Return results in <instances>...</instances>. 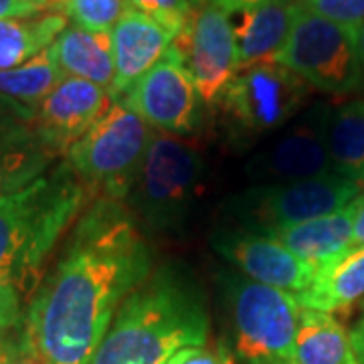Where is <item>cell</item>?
I'll return each instance as SVG.
<instances>
[{
  "mask_svg": "<svg viewBox=\"0 0 364 364\" xmlns=\"http://www.w3.org/2000/svg\"><path fill=\"white\" fill-rule=\"evenodd\" d=\"M150 272L152 251L134 213L97 196L26 308V332L47 364H91L119 306Z\"/></svg>",
  "mask_w": 364,
  "mask_h": 364,
  "instance_id": "cell-1",
  "label": "cell"
},
{
  "mask_svg": "<svg viewBox=\"0 0 364 364\" xmlns=\"http://www.w3.org/2000/svg\"><path fill=\"white\" fill-rule=\"evenodd\" d=\"M87 198L90 191L63 162L0 203V334L25 324L47 259Z\"/></svg>",
  "mask_w": 364,
  "mask_h": 364,
  "instance_id": "cell-2",
  "label": "cell"
},
{
  "mask_svg": "<svg viewBox=\"0 0 364 364\" xmlns=\"http://www.w3.org/2000/svg\"><path fill=\"white\" fill-rule=\"evenodd\" d=\"M208 316L191 279L162 267L119 306L91 364H166L182 348L205 346Z\"/></svg>",
  "mask_w": 364,
  "mask_h": 364,
  "instance_id": "cell-3",
  "label": "cell"
},
{
  "mask_svg": "<svg viewBox=\"0 0 364 364\" xmlns=\"http://www.w3.org/2000/svg\"><path fill=\"white\" fill-rule=\"evenodd\" d=\"M203 168V154L195 144L154 132L128 195L132 208L152 231H181L193 213Z\"/></svg>",
  "mask_w": 364,
  "mask_h": 364,
  "instance_id": "cell-4",
  "label": "cell"
},
{
  "mask_svg": "<svg viewBox=\"0 0 364 364\" xmlns=\"http://www.w3.org/2000/svg\"><path fill=\"white\" fill-rule=\"evenodd\" d=\"M233 346L245 364H291L301 306L294 294L257 284L239 273L225 275Z\"/></svg>",
  "mask_w": 364,
  "mask_h": 364,
  "instance_id": "cell-5",
  "label": "cell"
},
{
  "mask_svg": "<svg viewBox=\"0 0 364 364\" xmlns=\"http://www.w3.org/2000/svg\"><path fill=\"white\" fill-rule=\"evenodd\" d=\"M152 128L124 102L112 109L67 152V164L90 193L122 200L130 195L152 140Z\"/></svg>",
  "mask_w": 364,
  "mask_h": 364,
  "instance_id": "cell-6",
  "label": "cell"
},
{
  "mask_svg": "<svg viewBox=\"0 0 364 364\" xmlns=\"http://www.w3.org/2000/svg\"><path fill=\"white\" fill-rule=\"evenodd\" d=\"M363 195V184L330 172L287 184H257L229 203V215L241 229L275 235L301 223L332 215Z\"/></svg>",
  "mask_w": 364,
  "mask_h": 364,
  "instance_id": "cell-7",
  "label": "cell"
},
{
  "mask_svg": "<svg viewBox=\"0 0 364 364\" xmlns=\"http://www.w3.org/2000/svg\"><path fill=\"white\" fill-rule=\"evenodd\" d=\"M358 35L310 11L304 2L275 63L284 65L312 90L330 95L360 91Z\"/></svg>",
  "mask_w": 364,
  "mask_h": 364,
  "instance_id": "cell-8",
  "label": "cell"
},
{
  "mask_svg": "<svg viewBox=\"0 0 364 364\" xmlns=\"http://www.w3.org/2000/svg\"><path fill=\"white\" fill-rule=\"evenodd\" d=\"M312 87L279 63L241 69L225 91L223 119L235 140H255L284 128L301 112Z\"/></svg>",
  "mask_w": 364,
  "mask_h": 364,
  "instance_id": "cell-9",
  "label": "cell"
},
{
  "mask_svg": "<svg viewBox=\"0 0 364 364\" xmlns=\"http://www.w3.org/2000/svg\"><path fill=\"white\" fill-rule=\"evenodd\" d=\"M332 107L316 104L249 160L247 172L261 184H287L334 172L328 150Z\"/></svg>",
  "mask_w": 364,
  "mask_h": 364,
  "instance_id": "cell-10",
  "label": "cell"
},
{
  "mask_svg": "<svg viewBox=\"0 0 364 364\" xmlns=\"http://www.w3.org/2000/svg\"><path fill=\"white\" fill-rule=\"evenodd\" d=\"M172 47L188 67L200 104L219 107L239 71L231 16L208 2L176 35Z\"/></svg>",
  "mask_w": 364,
  "mask_h": 364,
  "instance_id": "cell-11",
  "label": "cell"
},
{
  "mask_svg": "<svg viewBox=\"0 0 364 364\" xmlns=\"http://www.w3.org/2000/svg\"><path fill=\"white\" fill-rule=\"evenodd\" d=\"M198 102L193 75L174 47L124 95V104L152 130L172 136L196 130Z\"/></svg>",
  "mask_w": 364,
  "mask_h": 364,
  "instance_id": "cell-12",
  "label": "cell"
},
{
  "mask_svg": "<svg viewBox=\"0 0 364 364\" xmlns=\"http://www.w3.org/2000/svg\"><path fill=\"white\" fill-rule=\"evenodd\" d=\"M109 91L85 79L63 77L35 112L33 132L55 156L67 154L112 109Z\"/></svg>",
  "mask_w": 364,
  "mask_h": 364,
  "instance_id": "cell-13",
  "label": "cell"
},
{
  "mask_svg": "<svg viewBox=\"0 0 364 364\" xmlns=\"http://www.w3.org/2000/svg\"><path fill=\"white\" fill-rule=\"evenodd\" d=\"M213 249L249 279L294 296L310 286L316 272L275 237L247 229H223L213 237Z\"/></svg>",
  "mask_w": 364,
  "mask_h": 364,
  "instance_id": "cell-14",
  "label": "cell"
},
{
  "mask_svg": "<svg viewBox=\"0 0 364 364\" xmlns=\"http://www.w3.org/2000/svg\"><path fill=\"white\" fill-rule=\"evenodd\" d=\"M176 35L154 18L128 9L112 31L116 77L109 95L124 97L172 49Z\"/></svg>",
  "mask_w": 364,
  "mask_h": 364,
  "instance_id": "cell-15",
  "label": "cell"
},
{
  "mask_svg": "<svg viewBox=\"0 0 364 364\" xmlns=\"http://www.w3.org/2000/svg\"><path fill=\"white\" fill-rule=\"evenodd\" d=\"M299 9L301 2L298 0H273L265 6L241 13L237 23L231 21L239 71L277 59L294 28Z\"/></svg>",
  "mask_w": 364,
  "mask_h": 364,
  "instance_id": "cell-16",
  "label": "cell"
},
{
  "mask_svg": "<svg viewBox=\"0 0 364 364\" xmlns=\"http://www.w3.org/2000/svg\"><path fill=\"white\" fill-rule=\"evenodd\" d=\"M360 196L332 215L289 227L272 237L316 269L326 261L336 259L354 247V219Z\"/></svg>",
  "mask_w": 364,
  "mask_h": 364,
  "instance_id": "cell-17",
  "label": "cell"
},
{
  "mask_svg": "<svg viewBox=\"0 0 364 364\" xmlns=\"http://www.w3.org/2000/svg\"><path fill=\"white\" fill-rule=\"evenodd\" d=\"M51 53L65 77L85 79L112 91L116 77L112 33L67 26L51 45Z\"/></svg>",
  "mask_w": 364,
  "mask_h": 364,
  "instance_id": "cell-18",
  "label": "cell"
},
{
  "mask_svg": "<svg viewBox=\"0 0 364 364\" xmlns=\"http://www.w3.org/2000/svg\"><path fill=\"white\" fill-rule=\"evenodd\" d=\"M364 296V247H352L316 267L310 286L296 299L304 310L334 314Z\"/></svg>",
  "mask_w": 364,
  "mask_h": 364,
  "instance_id": "cell-19",
  "label": "cell"
},
{
  "mask_svg": "<svg viewBox=\"0 0 364 364\" xmlns=\"http://www.w3.org/2000/svg\"><path fill=\"white\" fill-rule=\"evenodd\" d=\"M291 364H360L350 332L332 314L304 310Z\"/></svg>",
  "mask_w": 364,
  "mask_h": 364,
  "instance_id": "cell-20",
  "label": "cell"
},
{
  "mask_svg": "<svg viewBox=\"0 0 364 364\" xmlns=\"http://www.w3.org/2000/svg\"><path fill=\"white\" fill-rule=\"evenodd\" d=\"M67 28L61 13L0 21V69H13L49 49Z\"/></svg>",
  "mask_w": 364,
  "mask_h": 364,
  "instance_id": "cell-21",
  "label": "cell"
},
{
  "mask_svg": "<svg viewBox=\"0 0 364 364\" xmlns=\"http://www.w3.org/2000/svg\"><path fill=\"white\" fill-rule=\"evenodd\" d=\"M328 150L332 170L352 181L364 172V100H350L332 109L328 124ZM363 184V182H360Z\"/></svg>",
  "mask_w": 364,
  "mask_h": 364,
  "instance_id": "cell-22",
  "label": "cell"
},
{
  "mask_svg": "<svg viewBox=\"0 0 364 364\" xmlns=\"http://www.w3.org/2000/svg\"><path fill=\"white\" fill-rule=\"evenodd\" d=\"M65 73L59 69L51 47L13 69H0V93L18 104L37 109Z\"/></svg>",
  "mask_w": 364,
  "mask_h": 364,
  "instance_id": "cell-23",
  "label": "cell"
},
{
  "mask_svg": "<svg viewBox=\"0 0 364 364\" xmlns=\"http://www.w3.org/2000/svg\"><path fill=\"white\" fill-rule=\"evenodd\" d=\"M55 158L39 140L0 152V203L43 176Z\"/></svg>",
  "mask_w": 364,
  "mask_h": 364,
  "instance_id": "cell-24",
  "label": "cell"
},
{
  "mask_svg": "<svg viewBox=\"0 0 364 364\" xmlns=\"http://www.w3.org/2000/svg\"><path fill=\"white\" fill-rule=\"evenodd\" d=\"M67 21L75 26L100 33H112L130 9L126 0H51Z\"/></svg>",
  "mask_w": 364,
  "mask_h": 364,
  "instance_id": "cell-25",
  "label": "cell"
},
{
  "mask_svg": "<svg viewBox=\"0 0 364 364\" xmlns=\"http://www.w3.org/2000/svg\"><path fill=\"white\" fill-rule=\"evenodd\" d=\"M35 112L0 93V152L35 142Z\"/></svg>",
  "mask_w": 364,
  "mask_h": 364,
  "instance_id": "cell-26",
  "label": "cell"
},
{
  "mask_svg": "<svg viewBox=\"0 0 364 364\" xmlns=\"http://www.w3.org/2000/svg\"><path fill=\"white\" fill-rule=\"evenodd\" d=\"M128 6L154 18L156 23L170 28L174 35L182 33L191 25L196 9L191 6L188 0H126Z\"/></svg>",
  "mask_w": 364,
  "mask_h": 364,
  "instance_id": "cell-27",
  "label": "cell"
},
{
  "mask_svg": "<svg viewBox=\"0 0 364 364\" xmlns=\"http://www.w3.org/2000/svg\"><path fill=\"white\" fill-rule=\"evenodd\" d=\"M304 4L354 35L364 26V0H304Z\"/></svg>",
  "mask_w": 364,
  "mask_h": 364,
  "instance_id": "cell-28",
  "label": "cell"
},
{
  "mask_svg": "<svg viewBox=\"0 0 364 364\" xmlns=\"http://www.w3.org/2000/svg\"><path fill=\"white\" fill-rule=\"evenodd\" d=\"M2 364H47L33 338L28 336L25 324L9 334H2Z\"/></svg>",
  "mask_w": 364,
  "mask_h": 364,
  "instance_id": "cell-29",
  "label": "cell"
},
{
  "mask_svg": "<svg viewBox=\"0 0 364 364\" xmlns=\"http://www.w3.org/2000/svg\"><path fill=\"white\" fill-rule=\"evenodd\" d=\"M166 364H233L227 350H210L207 346H188L178 350Z\"/></svg>",
  "mask_w": 364,
  "mask_h": 364,
  "instance_id": "cell-30",
  "label": "cell"
},
{
  "mask_svg": "<svg viewBox=\"0 0 364 364\" xmlns=\"http://www.w3.org/2000/svg\"><path fill=\"white\" fill-rule=\"evenodd\" d=\"M47 9H53L51 0H0V21L37 16Z\"/></svg>",
  "mask_w": 364,
  "mask_h": 364,
  "instance_id": "cell-31",
  "label": "cell"
},
{
  "mask_svg": "<svg viewBox=\"0 0 364 364\" xmlns=\"http://www.w3.org/2000/svg\"><path fill=\"white\" fill-rule=\"evenodd\" d=\"M273 0H210L213 6L221 9L225 14H241L247 13V11H253V9H259V6H265Z\"/></svg>",
  "mask_w": 364,
  "mask_h": 364,
  "instance_id": "cell-32",
  "label": "cell"
},
{
  "mask_svg": "<svg viewBox=\"0 0 364 364\" xmlns=\"http://www.w3.org/2000/svg\"><path fill=\"white\" fill-rule=\"evenodd\" d=\"M350 336L352 344H354V350H356V356H358V363L364 364V314L363 318L356 322V326H354Z\"/></svg>",
  "mask_w": 364,
  "mask_h": 364,
  "instance_id": "cell-33",
  "label": "cell"
},
{
  "mask_svg": "<svg viewBox=\"0 0 364 364\" xmlns=\"http://www.w3.org/2000/svg\"><path fill=\"white\" fill-rule=\"evenodd\" d=\"M354 247H364V195L360 196V205L354 219Z\"/></svg>",
  "mask_w": 364,
  "mask_h": 364,
  "instance_id": "cell-34",
  "label": "cell"
},
{
  "mask_svg": "<svg viewBox=\"0 0 364 364\" xmlns=\"http://www.w3.org/2000/svg\"><path fill=\"white\" fill-rule=\"evenodd\" d=\"M358 67H360V91H364V26L358 33Z\"/></svg>",
  "mask_w": 364,
  "mask_h": 364,
  "instance_id": "cell-35",
  "label": "cell"
},
{
  "mask_svg": "<svg viewBox=\"0 0 364 364\" xmlns=\"http://www.w3.org/2000/svg\"><path fill=\"white\" fill-rule=\"evenodd\" d=\"M188 2H191V6H193V9H196V11H198V9H203L205 4H208L210 0H188Z\"/></svg>",
  "mask_w": 364,
  "mask_h": 364,
  "instance_id": "cell-36",
  "label": "cell"
},
{
  "mask_svg": "<svg viewBox=\"0 0 364 364\" xmlns=\"http://www.w3.org/2000/svg\"><path fill=\"white\" fill-rule=\"evenodd\" d=\"M360 182H363V191H364V172H363V181H360Z\"/></svg>",
  "mask_w": 364,
  "mask_h": 364,
  "instance_id": "cell-37",
  "label": "cell"
},
{
  "mask_svg": "<svg viewBox=\"0 0 364 364\" xmlns=\"http://www.w3.org/2000/svg\"><path fill=\"white\" fill-rule=\"evenodd\" d=\"M0 356H2V344H0Z\"/></svg>",
  "mask_w": 364,
  "mask_h": 364,
  "instance_id": "cell-38",
  "label": "cell"
},
{
  "mask_svg": "<svg viewBox=\"0 0 364 364\" xmlns=\"http://www.w3.org/2000/svg\"><path fill=\"white\" fill-rule=\"evenodd\" d=\"M0 364H2V360H0Z\"/></svg>",
  "mask_w": 364,
  "mask_h": 364,
  "instance_id": "cell-39",
  "label": "cell"
}]
</instances>
